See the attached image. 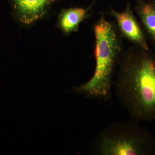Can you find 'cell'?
<instances>
[{
  "label": "cell",
  "instance_id": "2",
  "mask_svg": "<svg viewBox=\"0 0 155 155\" xmlns=\"http://www.w3.org/2000/svg\"><path fill=\"white\" fill-rule=\"evenodd\" d=\"M95 37L94 74L86 83L72 91L107 101L112 96L113 77L121 57V46L114 26L102 17L94 27Z\"/></svg>",
  "mask_w": 155,
  "mask_h": 155
},
{
  "label": "cell",
  "instance_id": "3",
  "mask_svg": "<svg viewBox=\"0 0 155 155\" xmlns=\"http://www.w3.org/2000/svg\"><path fill=\"white\" fill-rule=\"evenodd\" d=\"M90 153L96 155L155 154V140L139 122H112L100 131L92 143Z\"/></svg>",
  "mask_w": 155,
  "mask_h": 155
},
{
  "label": "cell",
  "instance_id": "5",
  "mask_svg": "<svg viewBox=\"0 0 155 155\" xmlns=\"http://www.w3.org/2000/svg\"><path fill=\"white\" fill-rule=\"evenodd\" d=\"M17 18L29 24L43 17L54 0H11Z\"/></svg>",
  "mask_w": 155,
  "mask_h": 155
},
{
  "label": "cell",
  "instance_id": "1",
  "mask_svg": "<svg viewBox=\"0 0 155 155\" xmlns=\"http://www.w3.org/2000/svg\"><path fill=\"white\" fill-rule=\"evenodd\" d=\"M114 82L120 106L138 122L155 120V60L132 50L120 57Z\"/></svg>",
  "mask_w": 155,
  "mask_h": 155
},
{
  "label": "cell",
  "instance_id": "4",
  "mask_svg": "<svg viewBox=\"0 0 155 155\" xmlns=\"http://www.w3.org/2000/svg\"><path fill=\"white\" fill-rule=\"evenodd\" d=\"M110 13L116 19L121 33L126 38L147 49L144 36L129 3L123 12H117L111 9Z\"/></svg>",
  "mask_w": 155,
  "mask_h": 155
},
{
  "label": "cell",
  "instance_id": "6",
  "mask_svg": "<svg viewBox=\"0 0 155 155\" xmlns=\"http://www.w3.org/2000/svg\"><path fill=\"white\" fill-rule=\"evenodd\" d=\"M88 11V9L79 8L63 10L59 17L61 29L66 33L77 31L81 22L87 17Z\"/></svg>",
  "mask_w": 155,
  "mask_h": 155
},
{
  "label": "cell",
  "instance_id": "7",
  "mask_svg": "<svg viewBox=\"0 0 155 155\" xmlns=\"http://www.w3.org/2000/svg\"><path fill=\"white\" fill-rule=\"evenodd\" d=\"M139 12L149 32L155 38V7L151 4H142Z\"/></svg>",
  "mask_w": 155,
  "mask_h": 155
}]
</instances>
